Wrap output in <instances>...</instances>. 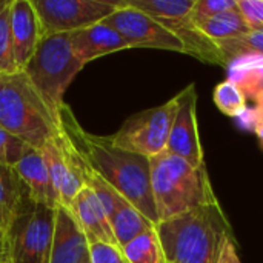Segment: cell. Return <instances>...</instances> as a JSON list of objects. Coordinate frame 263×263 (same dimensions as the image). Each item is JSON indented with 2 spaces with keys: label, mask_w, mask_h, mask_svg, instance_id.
<instances>
[{
  "label": "cell",
  "mask_w": 263,
  "mask_h": 263,
  "mask_svg": "<svg viewBox=\"0 0 263 263\" xmlns=\"http://www.w3.org/2000/svg\"><path fill=\"white\" fill-rule=\"evenodd\" d=\"M59 116L62 129L80 157L151 223L157 225L159 216L151 190V160L114 146L109 137L86 133L66 103L60 108Z\"/></svg>",
  "instance_id": "6da1fadb"
},
{
  "label": "cell",
  "mask_w": 263,
  "mask_h": 263,
  "mask_svg": "<svg viewBox=\"0 0 263 263\" xmlns=\"http://www.w3.org/2000/svg\"><path fill=\"white\" fill-rule=\"evenodd\" d=\"M154 228L166 263H219L225 242L233 239L219 200L159 222Z\"/></svg>",
  "instance_id": "7a4b0ae2"
},
{
  "label": "cell",
  "mask_w": 263,
  "mask_h": 263,
  "mask_svg": "<svg viewBox=\"0 0 263 263\" xmlns=\"http://www.w3.org/2000/svg\"><path fill=\"white\" fill-rule=\"evenodd\" d=\"M0 126L37 151L62 134L60 116L46 105L23 71L0 76Z\"/></svg>",
  "instance_id": "3957f363"
},
{
  "label": "cell",
  "mask_w": 263,
  "mask_h": 263,
  "mask_svg": "<svg viewBox=\"0 0 263 263\" xmlns=\"http://www.w3.org/2000/svg\"><path fill=\"white\" fill-rule=\"evenodd\" d=\"M149 160L151 190L159 222L217 202L206 165L193 166L166 151Z\"/></svg>",
  "instance_id": "277c9868"
},
{
  "label": "cell",
  "mask_w": 263,
  "mask_h": 263,
  "mask_svg": "<svg viewBox=\"0 0 263 263\" xmlns=\"http://www.w3.org/2000/svg\"><path fill=\"white\" fill-rule=\"evenodd\" d=\"M83 66L71 48L69 34H55L42 37L23 72L46 105L59 114L65 105V91Z\"/></svg>",
  "instance_id": "5b68a950"
},
{
  "label": "cell",
  "mask_w": 263,
  "mask_h": 263,
  "mask_svg": "<svg viewBox=\"0 0 263 263\" xmlns=\"http://www.w3.org/2000/svg\"><path fill=\"white\" fill-rule=\"evenodd\" d=\"M54 223L55 210L34 202L26 193L6 234L11 263H49Z\"/></svg>",
  "instance_id": "8992f818"
},
{
  "label": "cell",
  "mask_w": 263,
  "mask_h": 263,
  "mask_svg": "<svg viewBox=\"0 0 263 263\" xmlns=\"http://www.w3.org/2000/svg\"><path fill=\"white\" fill-rule=\"evenodd\" d=\"M176 99L129 116L122 126L109 136L114 146L153 159L166 151L171 125L176 114Z\"/></svg>",
  "instance_id": "52a82bcc"
},
{
  "label": "cell",
  "mask_w": 263,
  "mask_h": 263,
  "mask_svg": "<svg viewBox=\"0 0 263 263\" xmlns=\"http://www.w3.org/2000/svg\"><path fill=\"white\" fill-rule=\"evenodd\" d=\"M37 12L42 37L69 34L103 22L117 9L112 0H31Z\"/></svg>",
  "instance_id": "ba28073f"
},
{
  "label": "cell",
  "mask_w": 263,
  "mask_h": 263,
  "mask_svg": "<svg viewBox=\"0 0 263 263\" xmlns=\"http://www.w3.org/2000/svg\"><path fill=\"white\" fill-rule=\"evenodd\" d=\"M117 5V9L108 15L103 23L114 28L125 39L131 49L153 48L186 54L182 40L157 20L126 5L123 0H119Z\"/></svg>",
  "instance_id": "9c48e42d"
},
{
  "label": "cell",
  "mask_w": 263,
  "mask_h": 263,
  "mask_svg": "<svg viewBox=\"0 0 263 263\" xmlns=\"http://www.w3.org/2000/svg\"><path fill=\"white\" fill-rule=\"evenodd\" d=\"M42 157L45 160L52 188L57 194L60 206L69 208L76 196L83 188L82 180V157L71 143L69 137L62 129V134L49 140L42 148Z\"/></svg>",
  "instance_id": "30bf717a"
},
{
  "label": "cell",
  "mask_w": 263,
  "mask_h": 263,
  "mask_svg": "<svg viewBox=\"0 0 263 263\" xmlns=\"http://www.w3.org/2000/svg\"><path fill=\"white\" fill-rule=\"evenodd\" d=\"M176 99V114L170 131L166 153L174 154L193 166L205 165L203 146L197 126V91L196 85L185 86Z\"/></svg>",
  "instance_id": "8fae6325"
},
{
  "label": "cell",
  "mask_w": 263,
  "mask_h": 263,
  "mask_svg": "<svg viewBox=\"0 0 263 263\" xmlns=\"http://www.w3.org/2000/svg\"><path fill=\"white\" fill-rule=\"evenodd\" d=\"M14 59L18 71H23L42 40V29L31 0H12L9 11Z\"/></svg>",
  "instance_id": "7c38bea8"
},
{
  "label": "cell",
  "mask_w": 263,
  "mask_h": 263,
  "mask_svg": "<svg viewBox=\"0 0 263 263\" xmlns=\"http://www.w3.org/2000/svg\"><path fill=\"white\" fill-rule=\"evenodd\" d=\"M69 43L76 57L83 65L106 54L131 49L125 39L103 22L69 32Z\"/></svg>",
  "instance_id": "4fadbf2b"
},
{
  "label": "cell",
  "mask_w": 263,
  "mask_h": 263,
  "mask_svg": "<svg viewBox=\"0 0 263 263\" xmlns=\"http://www.w3.org/2000/svg\"><path fill=\"white\" fill-rule=\"evenodd\" d=\"M89 257V247L69 210H55L54 239L49 263H82Z\"/></svg>",
  "instance_id": "5bb4252c"
},
{
  "label": "cell",
  "mask_w": 263,
  "mask_h": 263,
  "mask_svg": "<svg viewBox=\"0 0 263 263\" xmlns=\"http://www.w3.org/2000/svg\"><path fill=\"white\" fill-rule=\"evenodd\" d=\"M66 210H69V213L72 214L79 228L85 234L86 242L100 240L105 243L117 245L114 234L111 231V227H109L108 216L102 203L99 202V199L94 196L91 190L83 186L80 193L76 196V199L72 200L71 206Z\"/></svg>",
  "instance_id": "9a60e30c"
},
{
  "label": "cell",
  "mask_w": 263,
  "mask_h": 263,
  "mask_svg": "<svg viewBox=\"0 0 263 263\" xmlns=\"http://www.w3.org/2000/svg\"><path fill=\"white\" fill-rule=\"evenodd\" d=\"M14 170L25 185L28 196L34 202L54 210L60 206L40 151L28 146L22 159L15 163Z\"/></svg>",
  "instance_id": "2e32d148"
},
{
  "label": "cell",
  "mask_w": 263,
  "mask_h": 263,
  "mask_svg": "<svg viewBox=\"0 0 263 263\" xmlns=\"http://www.w3.org/2000/svg\"><path fill=\"white\" fill-rule=\"evenodd\" d=\"M228 80L237 85L247 102H254L263 96V57L250 55L230 62L227 66Z\"/></svg>",
  "instance_id": "e0dca14e"
},
{
  "label": "cell",
  "mask_w": 263,
  "mask_h": 263,
  "mask_svg": "<svg viewBox=\"0 0 263 263\" xmlns=\"http://www.w3.org/2000/svg\"><path fill=\"white\" fill-rule=\"evenodd\" d=\"M109 227L117 245L122 248L137 236L153 230L156 225L151 223L128 200H123L116 210V213L109 217Z\"/></svg>",
  "instance_id": "ac0fdd59"
},
{
  "label": "cell",
  "mask_w": 263,
  "mask_h": 263,
  "mask_svg": "<svg viewBox=\"0 0 263 263\" xmlns=\"http://www.w3.org/2000/svg\"><path fill=\"white\" fill-rule=\"evenodd\" d=\"M126 5L145 12L160 25H168L186 18L194 6V0H123Z\"/></svg>",
  "instance_id": "d6986e66"
},
{
  "label": "cell",
  "mask_w": 263,
  "mask_h": 263,
  "mask_svg": "<svg viewBox=\"0 0 263 263\" xmlns=\"http://www.w3.org/2000/svg\"><path fill=\"white\" fill-rule=\"evenodd\" d=\"M197 28L213 42L233 39L251 31L245 23L243 17L240 15L237 6L205 20L203 23L197 25Z\"/></svg>",
  "instance_id": "ffe728a7"
},
{
  "label": "cell",
  "mask_w": 263,
  "mask_h": 263,
  "mask_svg": "<svg viewBox=\"0 0 263 263\" xmlns=\"http://www.w3.org/2000/svg\"><path fill=\"white\" fill-rule=\"evenodd\" d=\"M25 194L26 188L15 170L8 165H0V216L5 220L6 230L9 228L15 208Z\"/></svg>",
  "instance_id": "44dd1931"
},
{
  "label": "cell",
  "mask_w": 263,
  "mask_h": 263,
  "mask_svg": "<svg viewBox=\"0 0 263 263\" xmlns=\"http://www.w3.org/2000/svg\"><path fill=\"white\" fill-rule=\"evenodd\" d=\"M216 45L219 48L225 66L230 62L240 57H250V55L263 57V29L250 31L247 34L227 40H219L216 42Z\"/></svg>",
  "instance_id": "7402d4cb"
},
{
  "label": "cell",
  "mask_w": 263,
  "mask_h": 263,
  "mask_svg": "<svg viewBox=\"0 0 263 263\" xmlns=\"http://www.w3.org/2000/svg\"><path fill=\"white\" fill-rule=\"evenodd\" d=\"M120 250L128 263H166L156 228L137 236Z\"/></svg>",
  "instance_id": "603a6c76"
},
{
  "label": "cell",
  "mask_w": 263,
  "mask_h": 263,
  "mask_svg": "<svg viewBox=\"0 0 263 263\" xmlns=\"http://www.w3.org/2000/svg\"><path fill=\"white\" fill-rule=\"evenodd\" d=\"M214 103L216 106L228 117H239L248 106V102L243 96V92L237 88L236 83L231 80H225L219 83L214 89Z\"/></svg>",
  "instance_id": "cb8c5ba5"
},
{
  "label": "cell",
  "mask_w": 263,
  "mask_h": 263,
  "mask_svg": "<svg viewBox=\"0 0 263 263\" xmlns=\"http://www.w3.org/2000/svg\"><path fill=\"white\" fill-rule=\"evenodd\" d=\"M11 2L0 11V76L14 74L18 71L14 59L12 49V37H11V23H9V11Z\"/></svg>",
  "instance_id": "d4e9b609"
},
{
  "label": "cell",
  "mask_w": 263,
  "mask_h": 263,
  "mask_svg": "<svg viewBox=\"0 0 263 263\" xmlns=\"http://www.w3.org/2000/svg\"><path fill=\"white\" fill-rule=\"evenodd\" d=\"M237 6V0H194V6L190 12V20L197 26L205 20L233 9Z\"/></svg>",
  "instance_id": "484cf974"
},
{
  "label": "cell",
  "mask_w": 263,
  "mask_h": 263,
  "mask_svg": "<svg viewBox=\"0 0 263 263\" xmlns=\"http://www.w3.org/2000/svg\"><path fill=\"white\" fill-rule=\"evenodd\" d=\"M26 148L28 145L23 140L0 126V165H8L14 168L25 154Z\"/></svg>",
  "instance_id": "4316f807"
},
{
  "label": "cell",
  "mask_w": 263,
  "mask_h": 263,
  "mask_svg": "<svg viewBox=\"0 0 263 263\" xmlns=\"http://www.w3.org/2000/svg\"><path fill=\"white\" fill-rule=\"evenodd\" d=\"M91 263H128L122 250L117 245L105 243L100 240L88 242Z\"/></svg>",
  "instance_id": "83f0119b"
},
{
  "label": "cell",
  "mask_w": 263,
  "mask_h": 263,
  "mask_svg": "<svg viewBox=\"0 0 263 263\" xmlns=\"http://www.w3.org/2000/svg\"><path fill=\"white\" fill-rule=\"evenodd\" d=\"M237 9L251 31L263 29V0H237Z\"/></svg>",
  "instance_id": "f1b7e54d"
},
{
  "label": "cell",
  "mask_w": 263,
  "mask_h": 263,
  "mask_svg": "<svg viewBox=\"0 0 263 263\" xmlns=\"http://www.w3.org/2000/svg\"><path fill=\"white\" fill-rule=\"evenodd\" d=\"M219 263H242L239 253H237V248H236V243H234V239H230L225 242L222 253H220Z\"/></svg>",
  "instance_id": "f546056e"
},
{
  "label": "cell",
  "mask_w": 263,
  "mask_h": 263,
  "mask_svg": "<svg viewBox=\"0 0 263 263\" xmlns=\"http://www.w3.org/2000/svg\"><path fill=\"white\" fill-rule=\"evenodd\" d=\"M6 234H8V230H6L3 217L0 216V247H8L6 245Z\"/></svg>",
  "instance_id": "4dcf8cb0"
},
{
  "label": "cell",
  "mask_w": 263,
  "mask_h": 263,
  "mask_svg": "<svg viewBox=\"0 0 263 263\" xmlns=\"http://www.w3.org/2000/svg\"><path fill=\"white\" fill-rule=\"evenodd\" d=\"M0 263H11L8 247H0Z\"/></svg>",
  "instance_id": "1f68e13d"
},
{
  "label": "cell",
  "mask_w": 263,
  "mask_h": 263,
  "mask_svg": "<svg viewBox=\"0 0 263 263\" xmlns=\"http://www.w3.org/2000/svg\"><path fill=\"white\" fill-rule=\"evenodd\" d=\"M256 136H257V140H259V143H260V148L263 149V125H260V126L257 128Z\"/></svg>",
  "instance_id": "d6a6232c"
},
{
  "label": "cell",
  "mask_w": 263,
  "mask_h": 263,
  "mask_svg": "<svg viewBox=\"0 0 263 263\" xmlns=\"http://www.w3.org/2000/svg\"><path fill=\"white\" fill-rule=\"evenodd\" d=\"M8 2H9V0H0V11L6 6V3H8Z\"/></svg>",
  "instance_id": "836d02e7"
},
{
  "label": "cell",
  "mask_w": 263,
  "mask_h": 263,
  "mask_svg": "<svg viewBox=\"0 0 263 263\" xmlns=\"http://www.w3.org/2000/svg\"><path fill=\"white\" fill-rule=\"evenodd\" d=\"M82 263H91V262H89V257H88V259H85V260H83Z\"/></svg>",
  "instance_id": "e575fe53"
}]
</instances>
